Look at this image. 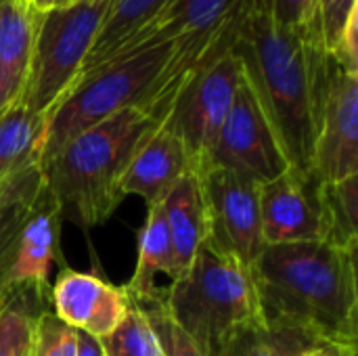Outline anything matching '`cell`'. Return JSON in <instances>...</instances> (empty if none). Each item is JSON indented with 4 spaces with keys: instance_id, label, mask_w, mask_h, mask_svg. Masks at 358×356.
I'll return each mask as SVG.
<instances>
[{
    "instance_id": "cell-19",
    "label": "cell",
    "mask_w": 358,
    "mask_h": 356,
    "mask_svg": "<svg viewBox=\"0 0 358 356\" xmlns=\"http://www.w3.org/2000/svg\"><path fill=\"white\" fill-rule=\"evenodd\" d=\"M46 118L25 109L19 101L0 115V180L40 159Z\"/></svg>"
},
{
    "instance_id": "cell-22",
    "label": "cell",
    "mask_w": 358,
    "mask_h": 356,
    "mask_svg": "<svg viewBox=\"0 0 358 356\" xmlns=\"http://www.w3.org/2000/svg\"><path fill=\"white\" fill-rule=\"evenodd\" d=\"M323 241L338 248H358V174L323 185Z\"/></svg>"
},
{
    "instance_id": "cell-4",
    "label": "cell",
    "mask_w": 358,
    "mask_h": 356,
    "mask_svg": "<svg viewBox=\"0 0 358 356\" xmlns=\"http://www.w3.org/2000/svg\"><path fill=\"white\" fill-rule=\"evenodd\" d=\"M151 124L143 109L126 107L65 141L42 164L44 185L63 220L88 233L111 218L124 199V170Z\"/></svg>"
},
{
    "instance_id": "cell-3",
    "label": "cell",
    "mask_w": 358,
    "mask_h": 356,
    "mask_svg": "<svg viewBox=\"0 0 358 356\" xmlns=\"http://www.w3.org/2000/svg\"><path fill=\"white\" fill-rule=\"evenodd\" d=\"M191 67L195 59L187 42H162L120 55L84 73L46 115L40 166L65 141L126 107H138L159 124Z\"/></svg>"
},
{
    "instance_id": "cell-23",
    "label": "cell",
    "mask_w": 358,
    "mask_h": 356,
    "mask_svg": "<svg viewBox=\"0 0 358 356\" xmlns=\"http://www.w3.org/2000/svg\"><path fill=\"white\" fill-rule=\"evenodd\" d=\"M105 356H164L141 306L130 302L124 321L113 334L99 340Z\"/></svg>"
},
{
    "instance_id": "cell-2",
    "label": "cell",
    "mask_w": 358,
    "mask_h": 356,
    "mask_svg": "<svg viewBox=\"0 0 358 356\" xmlns=\"http://www.w3.org/2000/svg\"><path fill=\"white\" fill-rule=\"evenodd\" d=\"M250 273L266 325L357 344V250L325 241L266 243Z\"/></svg>"
},
{
    "instance_id": "cell-25",
    "label": "cell",
    "mask_w": 358,
    "mask_h": 356,
    "mask_svg": "<svg viewBox=\"0 0 358 356\" xmlns=\"http://www.w3.org/2000/svg\"><path fill=\"white\" fill-rule=\"evenodd\" d=\"M138 306V304H136ZM143 308V306H141ZM143 313L147 315V321L159 342L162 355L164 356H206L195 342L172 321L164 304L155 306H145Z\"/></svg>"
},
{
    "instance_id": "cell-13",
    "label": "cell",
    "mask_w": 358,
    "mask_h": 356,
    "mask_svg": "<svg viewBox=\"0 0 358 356\" xmlns=\"http://www.w3.org/2000/svg\"><path fill=\"white\" fill-rule=\"evenodd\" d=\"M191 174L180 138L164 124H151L138 138L122 176V193L138 195L147 206L162 204L170 189Z\"/></svg>"
},
{
    "instance_id": "cell-6",
    "label": "cell",
    "mask_w": 358,
    "mask_h": 356,
    "mask_svg": "<svg viewBox=\"0 0 358 356\" xmlns=\"http://www.w3.org/2000/svg\"><path fill=\"white\" fill-rule=\"evenodd\" d=\"M113 0H76L40 13L29 73L19 103L48 115L71 90L101 34Z\"/></svg>"
},
{
    "instance_id": "cell-10",
    "label": "cell",
    "mask_w": 358,
    "mask_h": 356,
    "mask_svg": "<svg viewBox=\"0 0 358 356\" xmlns=\"http://www.w3.org/2000/svg\"><path fill=\"white\" fill-rule=\"evenodd\" d=\"M224 168L264 185L281 176L289 162L245 78L210 153L208 170Z\"/></svg>"
},
{
    "instance_id": "cell-7",
    "label": "cell",
    "mask_w": 358,
    "mask_h": 356,
    "mask_svg": "<svg viewBox=\"0 0 358 356\" xmlns=\"http://www.w3.org/2000/svg\"><path fill=\"white\" fill-rule=\"evenodd\" d=\"M243 71L231 50L197 63L180 82L159 124L168 126L182 143L197 178L208 172L210 153L231 111Z\"/></svg>"
},
{
    "instance_id": "cell-27",
    "label": "cell",
    "mask_w": 358,
    "mask_h": 356,
    "mask_svg": "<svg viewBox=\"0 0 358 356\" xmlns=\"http://www.w3.org/2000/svg\"><path fill=\"white\" fill-rule=\"evenodd\" d=\"M36 195L19 201L0 222V296L6 292L8 283V275H10V266L15 262V254H17V243H19V235L27 216V210L31 206Z\"/></svg>"
},
{
    "instance_id": "cell-14",
    "label": "cell",
    "mask_w": 358,
    "mask_h": 356,
    "mask_svg": "<svg viewBox=\"0 0 358 356\" xmlns=\"http://www.w3.org/2000/svg\"><path fill=\"white\" fill-rule=\"evenodd\" d=\"M61 222L63 218L59 212V204L52 197L50 189L42 183L27 210L8 283H31L38 287H50L48 275L52 264L59 262L65 266L59 245Z\"/></svg>"
},
{
    "instance_id": "cell-16",
    "label": "cell",
    "mask_w": 358,
    "mask_h": 356,
    "mask_svg": "<svg viewBox=\"0 0 358 356\" xmlns=\"http://www.w3.org/2000/svg\"><path fill=\"white\" fill-rule=\"evenodd\" d=\"M157 275L168 277L170 285L176 281V264L172 241L164 216L162 204L149 206L145 227L138 239V260L130 281L124 285V292L130 302L138 306H155L166 302V292L157 287Z\"/></svg>"
},
{
    "instance_id": "cell-9",
    "label": "cell",
    "mask_w": 358,
    "mask_h": 356,
    "mask_svg": "<svg viewBox=\"0 0 358 356\" xmlns=\"http://www.w3.org/2000/svg\"><path fill=\"white\" fill-rule=\"evenodd\" d=\"M313 170L323 183L358 174V76L329 52L317 109Z\"/></svg>"
},
{
    "instance_id": "cell-28",
    "label": "cell",
    "mask_w": 358,
    "mask_h": 356,
    "mask_svg": "<svg viewBox=\"0 0 358 356\" xmlns=\"http://www.w3.org/2000/svg\"><path fill=\"white\" fill-rule=\"evenodd\" d=\"M321 38L327 52L340 46L348 21L358 15V0H317Z\"/></svg>"
},
{
    "instance_id": "cell-17",
    "label": "cell",
    "mask_w": 358,
    "mask_h": 356,
    "mask_svg": "<svg viewBox=\"0 0 358 356\" xmlns=\"http://www.w3.org/2000/svg\"><path fill=\"white\" fill-rule=\"evenodd\" d=\"M162 208L172 241L176 279H178L191 266L208 231L206 208H203V197L197 176L195 174L182 176L164 197Z\"/></svg>"
},
{
    "instance_id": "cell-24",
    "label": "cell",
    "mask_w": 358,
    "mask_h": 356,
    "mask_svg": "<svg viewBox=\"0 0 358 356\" xmlns=\"http://www.w3.org/2000/svg\"><path fill=\"white\" fill-rule=\"evenodd\" d=\"M29 356H78V329L63 323L50 308L36 323Z\"/></svg>"
},
{
    "instance_id": "cell-5",
    "label": "cell",
    "mask_w": 358,
    "mask_h": 356,
    "mask_svg": "<svg viewBox=\"0 0 358 356\" xmlns=\"http://www.w3.org/2000/svg\"><path fill=\"white\" fill-rule=\"evenodd\" d=\"M164 306L206 356H218L239 332L264 323L250 269L208 241L187 273L168 285Z\"/></svg>"
},
{
    "instance_id": "cell-29",
    "label": "cell",
    "mask_w": 358,
    "mask_h": 356,
    "mask_svg": "<svg viewBox=\"0 0 358 356\" xmlns=\"http://www.w3.org/2000/svg\"><path fill=\"white\" fill-rule=\"evenodd\" d=\"M273 21L285 29L306 31L319 25L317 0H268Z\"/></svg>"
},
{
    "instance_id": "cell-1",
    "label": "cell",
    "mask_w": 358,
    "mask_h": 356,
    "mask_svg": "<svg viewBox=\"0 0 358 356\" xmlns=\"http://www.w3.org/2000/svg\"><path fill=\"white\" fill-rule=\"evenodd\" d=\"M231 52L256 94L289 168L313 170L317 109L327 50L321 27L294 31L277 25L268 10L241 19Z\"/></svg>"
},
{
    "instance_id": "cell-33",
    "label": "cell",
    "mask_w": 358,
    "mask_h": 356,
    "mask_svg": "<svg viewBox=\"0 0 358 356\" xmlns=\"http://www.w3.org/2000/svg\"><path fill=\"white\" fill-rule=\"evenodd\" d=\"M71 2H76V0H57V2H55V6H61V4H71Z\"/></svg>"
},
{
    "instance_id": "cell-26",
    "label": "cell",
    "mask_w": 358,
    "mask_h": 356,
    "mask_svg": "<svg viewBox=\"0 0 358 356\" xmlns=\"http://www.w3.org/2000/svg\"><path fill=\"white\" fill-rule=\"evenodd\" d=\"M42 183H44V174H42L40 159L29 162L21 170L0 180V222L19 201L36 195Z\"/></svg>"
},
{
    "instance_id": "cell-11",
    "label": "cell",
    "mask_w": 358,
    "mask_h": 356,
    "mask_svg": "<svg viewBox=\"0 0 358 356\" xmlns=\"http://www.w3.org/2000/svg\"><path fill=\"white\" fill-rule=\"evenodd\" d=\"M323 180L315 170L287 168L260 185L262 239L268 245L323 241Z\"/></svg>"
},
{
    "instance_id": "cell-8",
    "label": "cell",
    "mask_w": 358,
    "mask_h": 356,
    "mask_svg": "<svg viewBox=\"0 0 358 356\" xmlns=\"http://www.w3.org/2000/svg\"><path fill=\"white\" fill-rule=\"evenodd\" d=\"M197 180L208 227L203 241L252 271L266 245L260 220V183L224 168H212Z\"/></svg>"
},
{
    "instance_id": "cell-21",
    "label": "cell",
    "mask_w": 358,
    "mask_h": 356,
    "mask_svg": "<svg viewBox=\"0 0 358 356\" xmlns=\"http://www.w3.org/2000/svg\"><path fill=\"white\" fill-rule=\"evenodd\" d=\"M323 340L287 325H254L239 332L218 356H308Z\"/></svg>"
},
{
    "instance_id": "cell-20",
    "label": "cell",
    "mask_w": 358,
    "mask_h": 356,
    "mask_svg": "<svg viewBox=\"0 0 358 356\" xmlns=\"http://www.w3.org/2000/svg\"><path fill=\"white\" fill-rule=\"evenodd\" d=\"M166 2L168 0H113L109 15L101 27V34L82 67L80 78L103 65L130 36H134L143 25H147L164 8Z\"/></svg>"
},
{
    "instance_id": "cell-30",
    "label": "cell",
    "mask_w": 358,
    "mask_h": 356,
    "mask_svg": "<svg viewBox=\"0 0 358 356\" xmlns=\"http://www.w3.org/2000/svg\"><path fill=\"white\" fill-rule=\"evenodd\" d=\"M308 356H357V344L344 342H323Z\"/></svg>"
},
{
    "instance_id": "cell-32",
    "label": "cell",
    "mask_w": 358,
    "mask_h": 356,
    "mask_svg": "<svg viewBox=\"0 0 358 356\" xmlns=\"http://www.w3.org/2000/svg\"><path fill=\"white\" fill-rule=\"evenodd\" d=\"M38 10H48V8H52L55 6V2L57 0H29Z\"/></svg>"
},
{
    "instance_id": "cell-18",
    "label": "cell",
    "mask_w": 358,
    "mask_h": 356,
    "mask_svg": "<svg viewBox=\"0 0 358 356\" xmlns=\"http://www.w3.org/2000/svg\"><path fill=\"white\" fill-rule=\"evenodd\" d=\"M50 308V287L10 283L0 296V356H29L40 315Z\"/></svg>"
},
{
    "instance_id": "cell-15",
    "label": "cell",
    "mask_w": 358,
    "mask_h": 356,
    "mask_svg": "<svg viewBox=\"0 0 358 356\" xmlns=\"http://www.w3.org/2000/svg\"><path fill=\"white\" fill-rule=\"evenodd\" d=\"M40 13L29 0H0V115L25 88Z\"/></svg>"
},
{
    "instance_id": "cell-31",
    "label": "cell",
    "mask_w": 358,
    "mask_h": 356,
    "mask_svg": "<svg viewBox=\"0 0 358 356\" xmlns=\"http://www.w3.org/2000/svg\"><path fill=\"white\" fill-rule=\"evenodd\" d=\"M78 356H105L103 355V346L96 338L78 332Z\"/></svg>"
},
{
    "instance_id": "cell-12",
    "label": "cell",
    "mask_w": 358,
    "mask_h": 356,
    "mask_svg": "<svg viewBox=\"0 0 358 356\" xmlns=\"http://www.w3.org/2000/svg\"><path fill=\"white\" fill-rule=\"evenodd\" d=\"M130 300L124 287L105 281L101 275L63 269L50 287V311L69 327L96 340L117 329L128 313Z\"/></svg>"
}]
</instances>
